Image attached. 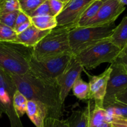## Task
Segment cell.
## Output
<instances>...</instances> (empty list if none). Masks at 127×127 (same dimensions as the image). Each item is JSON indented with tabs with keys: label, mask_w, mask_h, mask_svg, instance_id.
<instances>
[{
	"label": "cell",
	"mask_w": 127,
	"mask_h": 127,
	"mask_svg": "<svg viewBox=\"0 0 127 127\" xmlns=\"http://www.w3.org/2000/svg\"><path fill=\"white\" fill-rule=\"evenodd\" d=\"M10 75L17 90L27 100L38 102L46 107L48 111L47 117L60 119L64 104L61 102L57 84L42 80L29 71L24 75Z\"/></svg>",
	"instance_id": "6da1fadb"
},
{
	"label": "cell",
	"mask_w": 127,
	"mask_h": 127,
	"mask_svg": "<svg viewBox=\"0 0 127 127\" xmlns=\"http://www.w3.org/2000/svg\"><path fill=\"white\" fill-rule=\"evenodd\" d=\"M32 56L33 47L16 42H0V68L9 74H26Z\"/></svg>",
	"instance_id": "7a4b0ae2"
},
{
	"label": "cell",
	"mask_w": 127,
	"mask_h": 127,
	"mask_svg": "<svg viewBox=\"0 0 127 127\" xmlns=\"http://www.w3.org/2000/svg\"><path fill=\"white\" fill-rule=\"evenodd\" d=\"M69 30L55 27L33 47V57L40 61L63 55H73L69 42Z\"/></svg>",
	"instance_id": "3957f363"
},
{
	"label": "cell",
	"mask_w": 127,
	"mask_h": 127,
	"mask_svg": "<svg viewBox=\"0 0 127 127\" xmlns=\"http://www.w3.org/2000/svg\"><path fill=\"white\" fill-rule=\"evenodd\" d=\"M115 23L100 26L76 27L69 31V45L73 55L91 47L102 40L110 38Z\"/></svg>",
	"instance_id": "277c9868"
},
{
	"label": "cell",
	"mask_w": 127,
	"mask_h": 127,
	"mask_svg": "<svg viewBox=\"0 0 127 127\" xmlns=\"http://www.w3.org/2000/svg\"><path fill=\"white\" fill-rule=\"evenodd\" d=\"M121 50L109 38L83 50L74 57L84 68L93 69L103 63H112Z\"/></svg>",
	"instance_id": "5b68a950"
},
{
	"label": "cell",
	"mask_w": 127,
	"mask_h": 127,
	"mask_svg": "<svg viewBox=\"0 0 127 127\" xmlns=\"http://www.w3.org/2000/svg\"><path fill=\"white\" fill-rule=\"evenodd\" d=\"M73 55H63L40 61L32 57L29 63V71L42 80L57 84V79L66 68Z\"/></svg>",
	"instance_id": "8992f818"
},
{
	"label": "cell",
	"mask_w": 127,
	"mask_h": 127,
	"mask_svg": "<svg viewBox=\"0 0 127 127\" xmlns=\"http://www.w3.org/2000/svg\"><path fill=\"white\" fill-rule=\"evenodd\" d=\"M17 91L11 75L0 68V100L9 119L11 127H24L13 107V97Z\"/></svg>",
	"instance_id": "52a82bcc"
},
{
	"label": "cell",
	"mask_w": 127,
	"mask_h": 127,
	"mask_svg": "<svg viewBox=\"0 0 127 127\" xmlns=\"http://www.w3.org/2000/svg\"><path fill=\"white\" fill-rule=\"evenodd\" d=\"M110 66L112 70L103 101L104 109L114 104L116 102L117 95L127 88V71L124 66L115 60Z\"/></svg>",
	"instance_id": "ba28073f"
},
{
	"label": "cell",
	"mask_w": 127,
	"mask_h": 127,
	"mask_svg": "<svg viewBox=\"0 0 127 127\" xmlns=\"http://www.w3.org/2000/svg\"><path fill=\"white\" fill-rule=\"evenodd\" d=\"M94 0H71L56 17L58 28L68 30L78 27V22L85 10Z\"/></svg>",
	"instance_id": "9c48e42d"
},
{
	"label": "cell",
	"mask_w": 127,
	"mask_h": 127,
	"mask_svg": "<svg viewBox=\"0 0 127 127\" xmlns=\"http://www.w3.org/2000/svg\"><path fill=\"white\" fill-rule=\"evenodd\" d=\"M125 10V6L119 0H103L97 13L86 26H100L115 23Z\"/></svg>",
	"instance_id": "30bf717a"
},
{
	"label": "cell",
	"mask_w": 127,
	"mask_h": 127,
	"mask_svg": "<svg viewBox=\"0 0 127 127\" xmlns=\"http://www.w3.org/2000/svg\"><path fill=\"white\" fill-rule=\"evenodd\" d=\"M84 67L73 55L66 68L57 81V85L59 88L60 100L63 104L71 90L73 84L76 79L81 76Z\"/></svg>",
	"instance_id": "8fae6325"
},
{
	"label": "cell",
	"mask_w": 127,
	"mask_h": 127,
	"mask_svg": "<svg viewBox=\"0 0 127 127\" xmlns=\"http://www.w3.org/2000/svg\"><path fill=\"white\" fill-rule=\"evenodd\" d=\"M111 68L109 66L102 74L97 76H92L89 80V100L94 101V105L103 107V101L106 93L107 86Z\"/></svg>",
	"instance_id": "7c38bea8"
},
{
	"label": "cell",
	"mask_w": 127,
	"mask_h": 127,
	"mask_svg": "<svg viewBox=\"0 0 127 127\" xmlns=\"http://www.w3.org/2000/svg\"><path fill=\"white\" fill-rule=\"evenodd\" d=\"M51 30L43 31L37 29L33 24L23 32L17 34L16 42L22 43L27 47H33L45 37Z\"/></svg>",
	"instance_id": "4fadbf2b"
},
{
	"label": "cell",
	"mask_w": 127,
	"mask_h": 127,
	"mask_svg": "<svg viewBox=\"0 0 127 127\" xmlns=\"http://www.w3.org/2000/svg\"><path fill=\"white\" fill-rule=\"evenodd\" d=\"M26 114L36 127H43L48 111L43 104L33 100L27 102Z\"/></svg>",
	"instance_id": "5bb4252c"
},
{
	"label": "cell",
	"mask_w": 127,
	"mask_h": 127,
	"mask_svg": "<svg viewBox=\"0 0 127 127\" xmlns=\"http://www.w3.org/2000/svg\"><path fill=\"white\" fill-rule=\"evenodd\" d=\"M89 102L86 107L79 110H74L66 120L68 127H88V120L92 105Z\"/></svg>",
	"instance_id": "9a60e30c"
},
{
	"label": "cell",
	"mask_w": 127,
	"mask_h": 127,
	"mask_svg": "<svg viewBox=\"0 0 127 127\" xmlns=\"http://www.w3.org/2000/svg\"><path fill=\"white\" fill-rule=\"evenodd\" d=\"M109 39L121 50L127 45V16L115 27Z\"/></svg>",
	"instance_id": "2e32d148"
},
{
	"label": "cell",
	"mask_w": 127,
	"mask_h": 127,
	"mask_svg": "<svg viewBox=\"0 0 127 127\" xmlns=\"http://www.w3.org/2000/svg\"><path fill=\"white\" fill-rule=\"evenodd\" d=\"M104 122H108V114L106 110L104 107L94 105V103L93 102L89 115L88 127H95Z\"/></svg>",
	"instance_id": "e0dca14e"
},
{
	"label": "cell",
	"mask_w": 127,
	"mask_h": 127,
	"mask_svg": "<svg viewBox=\"0 0 127 127\" xmlns=\"http://www.w3.org/2000/svg\"><path fill=\"white\" fill-rule=\"evenodd\" d=\"M32 24L37 29L43 31L52 30L57 27L56 17L53 16H42L31 17Z\"/></svg>",
	"instance_id": "ac0fdd59"
},
{
	"label": "cell",
	"mask_w": 127,
	"mask_h": 127,
	"mask_svg": "<svg viewBox=\"0 0 127 127\" xmlns=\"http://www.w3.org/2000/svg\"><path fill=\"white\" fill-rule=\"evenodd\" d=\"M72 91L74 96L81 100H89V84L79 77L72 87Z\"/></svg>",
	"instance_id": "d6986e66"
},
{
	"label": "cell",
	"mask_w": 127,
	"mask_h": 127,
	"mask_svg": "<svg viewBox=\"0 0 127 127\" xmlns=\"http://www.w3.org/2000/svg\"><path fill=\"white\" fill-rule=\"evenodd\" d=\"M103 0H94L85 10L78 22V27H82L86 25L96 15L99 8L102 4Z\"/></svg>",
	"instance_id": "ffe728a7"
},
{
	"label": "cell",
	"mask_w": 127,
	"mask_h": 127,
	"mask_svg": "<svg viewBox=\"0 0 127 127\" xmlns=\"http://www.w3.org/2000/svg\"><path fill=\"white\" fill-rule=\"evenodd\" d=\"M27 102V98L18 90L16 91L13 97V107L19 118L22 117L26 113Z\"/></svg>",
	"instance_id": "44dd1931"
},
{
	"label": "cell",
	"mask_w": 127,
	"mask_h": 127,
	"mask_svg": "<svg viewBox=\"0 0 127 127\" xmlns=\"http://www.w3.org/2000/svg\"><path fill=\"white\" fill-rule=\"evenodd\" d=\"M105 109L109 115L127 120V105L125 104L115 102L114 104L105 108Z\"/></svg>",
	"instance_id": "7402d4cb"
},
{
	"label": "cell",
	"mask_w": 127,
	"mask_h": 127,
	"mask_svg": "<svg viewBox=\"0 0 127 127\" xmlns=\"http://www.w3.org/2000/svg\"><path fill=\"white\" fill-rule=\"evenodd\" d=\"M21 10L25 14L29 16L40 5L47 0H18Z\"/></svg>",
	"instance_id": "603a6c76"
},
{
	"label": "cell",
	"mask_w": 127,
	"mask_h": 127,
	"mask_svg": "<svg viewBox=\"0 0 127 127\" xmlns=\"http://www.w3.org/2000/svg\"><path fill=\"white\" fill-rule=\"evenodd\" d=\"M17 37L13 29L0 22V42H16Z\"/></svg>",
	"instance_id": "cb8c5ba5"
},
{
	"label": "cell",
	"mask_w": 127,
	"mask_h": 127,
	"mask_svg": "<svg viewBox=\"0 0 127 127\" xmlns=\"http://www.w3.org/2000/svg\"><path fill=\"white\" fill-rule=\"evenodd\" d=\"M19 11H14L8 13L0 15V22L6 25L8 27H11L14 29L16 22V17L19 13Z\"/></svg>",
	"instance_id": "d4e9b609"
},
{
	"label": "cell",
	"mask_w": 127,
	"mask_h": 127,
	"mask_svg": "<svg viewBox=\"0 0 127 127\" xmlns=\"http://www.w3.org/2000/svg\"><path fill=\"white\" fill-rule=\"evenodd\" d=\"M42 16H52L48 0L41 5H40L33 12H31V14L29 16L31 18L32 17Z\"/></svg>",
	"instance_id": "484cf974"
},
{
	"label": "cell",
	"mask_w": 127,
	"mask_h": 127,
	"mask_svg": "<svg viewBox=\"0 0 127 127\" xmlns=\"http://www.w3.org/2000/svg\"><path fill=\"white\" fill-rule=\"evenodd\" d=\"M48 1L52 15L56 17L62 12L66 4L60 0H48Z\"/></svg>",
	"instance_id": "4316f807"
},
{
	"label": "cell",
	"mask_w": 127,
	"mask_h": 127,
	"mask_svg": "<svg viewBox=\"0 0 127 127\" xmlns=\"http://www.w3.org/2000/svg\"><path fill=\"white\" fill-rule=\"evenodd\" d=\"M43 127H68V126L66 120L47 117L45 120Z\"/></svg>",
	"instance_id": "83f0119b"
},
{
	"label": "cell",
	"mask_w": 127,
	"mask_h": 127,
	"mask_svg": "<svg viewBox=\"0 0 127 127\" xmlns=\"http://www.w3.org/2000/svg\"><path fill=\"white\" fill-rule=\"evenodd\" d=\"M31 20V18H30L29 16H27L26 14H25L24 12H22L21 10H20L19 11V13L17 14V17H16V22H15V26H14V29H16V27H18L19 26H20L22 24L24 23V22H27V21Z\"/></svg>",
	"instance_id": "f1b7e54d"
},
{
	"label": "cell",
	"mask_w": 127,
	"mask_h": 127,
	"mask_svg": "<svg viewBox=\"0 0 127 127\" xmlns=\"http://www.w3.org/2000/svg\"><path fill=\"white\" fill-rule=\"evenodd\" d=\"M115 60L120 62L127 71V45L122 50L120 54Z\"/></svg>",
	"instance_id": "f546056e"
},
{
	"label": "cell",
	"mask_w": 127,
	"mask_h": 127,
	"mask_svg": "<svg viewBox=\"0 0 127 127\" xmlns=\"http://www.w3.org/2000/svg\"><path fill=\"white\" fill-rule=\"evenodd\" d=\"M32 22H31V20H29V21H27V22H24V23L22 24L20 26H19L18 27H16V29H14V31H16V32L17 33V34H19V33H21L22 32H23L24 31H26L27 29H28L30 26L32 25Z\"/></svg>",
	"instance_id": "4dcf8cb0"
},
{
	"label": "cell",
	"mask_w": 127,
	"mask_h": 127,
	"mask_svg": "<svg viewBox=\"0 0 127 127\" xmlns=\"http://www.w3.org/2000/svg\"><path fill=\"white\" fill-rule=\"evenodd\" d=\"M116 102L125 104L127 105V88L124 91L117 95Z\"/></svg>",
	"instance_id": "1f68e13d"
},
{
	"label": "cell",
	"mask_w": 127,
	"mask_h": 127,
	"mask_svg": "<svg viewBox=\"0 0 127 127\" xmlns=\"http://www.w3.org/2000/svg\"><path fill=\"white\" fill-rule=\"evenodd\" d=\"M95 127H112V125L110 123L104 122V123H103V124H100V125H98V126H97Z\"/></svg>",
	"instance_id": "d6a6232c"
},
{
	"label": "cell",
	"mask_w": 127,
	"mask_h": 127,
	"mask_svg": "<svg viewBox=\"0 0 127 127\" xmlns=\"http://www.w3.org/2000/svg\"><path fill=\"white\" fill-rule=\"evenodd\" d=\"M2 114H5V110L3 105H2V104H1V100H0V118L2 117Z\"/></svg>",
	"instance_id": "836d02e7"
},
{
	"label": "cell",
	"mask_w": 127,
	"mask_h": 127,
	"mask_svg": "<svg viewBox=\"0 0 127 127\" xmlns=\"http://www.w3.org/2000/svg\"><path fill=\"white\" fill-rule=\"evenodd\" d=\"M120 1L121 3H122L123 4L125 5V6H127V0H119Z\"/></svg>",
	"instance_id": "e575fe53"
},
{
	"label": "cell",
	"mask_w": 127,
	"mask_h": 127,
	"mask_svg": "<svg viewBox=\"0 0 127 127\" xmlns=\"http://www.w3.org/2000/svg\"><path fill=\"white\" fill-rule=\"evenodd\" d=\"M60 1H61L62 2H63V3H64L65 4H66L68 3V2H69L71 0H60Z\"/></svg>",
	"instance_id": "d590c367"
}]
</instances>
